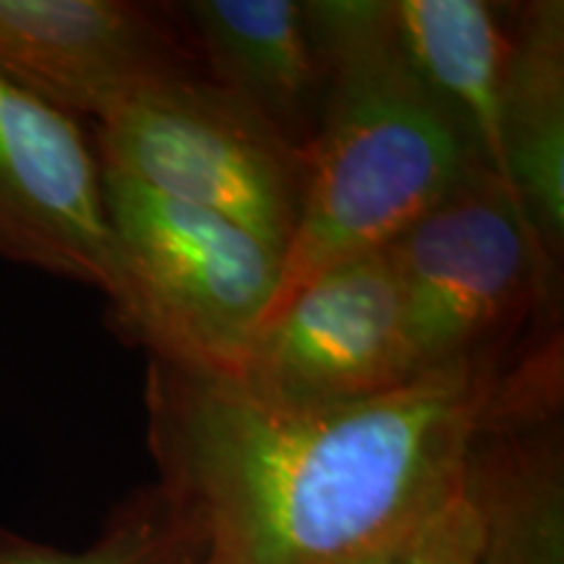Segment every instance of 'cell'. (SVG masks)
<instances>
[{"mask_svg":"<svg viewBox=\"0 0 564 564\" xmlns=\"http://www.w3.org/2000/svg\"><path fill=\"white\" fill-rule=\"evenodd\" d=\"M419 377L390 251L329 267L259 324L236 379L282 405H333L400 390Z\"/></svg>","mask_w":564,"mask_h":564,"instance_id":"6","label":"cell"},{"mask_svg":"<svg viewBox=\"0 0 564 564\" xmlns=\"http://www.w3.org/2000/svg\"><path fill=\"white\" fill-rule=\"evenodd\" d=\"M102 194L126 280L112 327L152 361L236 379L278 295L285 253L217 212L118 173L102 171Z\"/></svg>","mask_w":564,"mask_h":564,"instance_id":"3","label":"cell"},{"mask_svg":"<svg viewBox=\"0 0 564 564\" xmlns=\"http://www.w3.org/2000/svg\"><path fill=\"white\" fill-rule=\"evenodd\" d=\"M415 373L499 361L520 324L552 306L556 264L523 204L476 167L387 243Z\"/></svg>","mask_w":564,"mask_h":564,"instance_id":"4","label":"cell"},{"mask_svg":"<svg viewBox=\"0 0 564 564\" xmlns=\"http://www.w3.org/2000/svg\"><path fill=\"white\" fill-rule=\"evenodd\" d=\"M505 84L507 173L528 223L560 267L564 249V3L512 6Z\"/></svg>","mask_w":564,"mask_h":564,"instance_id":"12","label":"cell"},{"mask_svg":"<svg viewBox=\"0 0 564 564\" xmlns=\"http://www.w3.org/2000/svg\"><path fill=\"white\" fill-rule=\"evenodd\" d=\"M0 259L102 293L110 319L126 280L82 121L0 76Z\"/></svg>","mask_w":564,"mask_h":564,"instance_id":"7","label":"cell"},{"mask_svg":"<svg viewBox=\"0 0 564 564\" xmlns=\"http://www.w3.org/2000/svg\"><path fill=\"white\" fill-rule=\"evenodd\" d=\"M196 70L178 3L0 0V76L76 121L100 123L152 84Z\"/></svg>","mask_w":564,"mask_h":564,"instance_id":"8","label":"cell"},{"mask_svg":"<svg viewBox=\"0 0 564 564\" xmlns=\"http://www.w3.org/2000/svg\"><path fill=\"white\" fill-rule=\"evenodd\" d=\"M562 398L525 403L478 436L465 497L478 520L476 564H564Z\"/></svg>","mask_w":564,"mask_h":564,"instance_id":"10","label":"cell"},{"mask_svg":"<svg viewBox=\"0 0 564 564\" xmlns=\"http://www.w3.org/2000/svg\"><path fill=\"white\" fill-rule=\"evenodd\" d=\"M204 541L183 507L158 481L112 507L91 544L61 549L0 523V564H202Z\"/></svg>","mask_w":564,"mask_h":564,"instance_id":"13","label":"cell"},{"mask_svg":"<svg viewBox=\"0 0 564 564\" xmlns=\"http://www.w3.org/2000/svg\"><path fill=\"white\" fill-rule=\"evenodd\" d=\"M562 387L541 345L333 405H282L232 379L147 366L158 481L192 518L202 564H366L460 497L484 429Z\"/></svg>","mask_w":564,"mask_h":564,"instance_id":"1","label":"cell"},{"mask_svg":"<svg viewBox=\"0 0 564 564\" xmlns=\"http://www.w3.org/2000/svg\"><path fill=\"white\" fill-rule=\"evenodd\" d=\"M306 13L324 74L322 108L267 316L329 267L384 249L481 167L408 61L390 0H306Z\"/></svg>","mask_w":564,"mask_h":564,"instance_id":"2","label":"cell"},{"mask_svg":"<svg viewBox=\"0 0 564 564\" xmlns=\"http://www.w3.org/2000/svg\"><path fill=\"white\" fill-rule=\"evenodd\" d=\"M91 141L102 171L217 212L282 253L291 246L303 152L204 70L139 91L95 123Z\"/></svg>","mask_w":564,"mask_h":564,"instance_id":"5","label":"cell"},{"mask_svg":"<svg viewBox=\"0 0 564 564\" xmlns=\"http://www.w3.org/2000/svg\"><path fill=\"white\" fill-rule=\"evenodd\" d=\"M178 6L204 76L306 154L324 89L306 0H188Z\"/></svg>","mask_w":564,"mask_h":564,"instance_id":"9","label":"cell"},{"mask_svg":"<svg viewBox=\"0 0 564 564\" xmlns=\"http://www.w3.org/2000/svg\"><path fill=\"white\" fill-rule=\"evenodd\" d=\"M390 13L408 61L463 131L478 165L514 194L505 158L507 11L484 0H390Z\"/></svg>","mask_w":564,"mask_h":564,"instance_id":"11","label":"cell"}]
</instances>
